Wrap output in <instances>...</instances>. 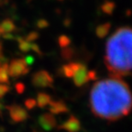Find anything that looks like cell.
<instances>
[{
	"label": "cell",
	"instance_id": "cell-5",
	"mask_svg": "<svg viewBox=\"0 0 132 132\" xmlns=\"http://www.w3.org/2000/svg\"><path fill=\"white\" fill-rule=\"evenodd\" d=\"M9 110V114L11 120L14 123H22L28 118V113L25 108L19 105H11L7 106Z\"/></svg>",
	"mask_w": 132,
	"mask_h": 132
},
{
	"label": "cell",
	"instance_id": "cell-17",
	"mask_svg": "<svg viewBox=\"0 0 132 132\" xmlns=\"http://www.w3.org/2000/svg\"><path fill=\"white\" fill-rule=\"evenodd\" d=\"M70 39L66 35H60L57 39V43L61 48H65L70 45Z\"/></svg>",
	"mask_w": 132,
	"mask_h": 132
},
{
	"label": "cell",
	"instance_id": "cell-3",
	"mask_svg": "<svg viewBox=\"0 0 132 132\" xmlns=\"http://www.w3.org/2000/svg\"><path fill=\"white\" fill-rule=\"evenodd\" d=\"M31 81L33 85L38 88H52L54 79L46 70H39L32 76Z\"/></svg>",
	"mask_w": 132,
	"mask_h": 132
},
{
	"label": "cell",
	"instance_id": "cell-16",
	"mask_svg": "<svg viewBox=\"0 0 132 132\" xmlns=\"http://www.w3.org/2000/svg\"><path fill=\"white\" fill-rule=\"evenodd\" d=\"M74 54H75V50L71 47L68 46L65 48H63L61 51V56L64 60H70L73 57Z\"/></svg>",
	"mask_w": 132,
	"mask_h": 132
},
{
	"label": "cell",
	"instance_id": "cell-19",
	"mask_svg": "<svg viewBox=\"0 0 132 132\" xmlns=\"http://www.w3.org/2000/svg\"><path fill=\"white\" fill-rule=\"evenodd\" d=\"M24 105H25V106L28 110H32L37 105V103H36V100L34 99L29 98V99L25 100Z\"/></svg>",
	"mask_w": 132,
	"mask_h": 132
},
{
	"label": "cell",
	"instance_id": "cell-18",
	"mask_svg": "<svg viewBox=\"0 0 132 132\" xmlns=\"http://www.w3.org/2000/svg\"><path fill=\"white\" fill-rule=\"evenodd\" d=\"M19 49L22 52H28L31 50V43L25 40L24 39L22 41H21L19 43Z\"/></svg>",
	"mask_w": 132,
	"mask_h": 132
},
{
	"label": "cell",
	"instance_id": "cell-22",
	"mask_svg": "<svg viewBox=\"0 0 132 132\" xmlns=\"http://www.w3.org/2000/svg\"><path fill=\"white\" fill-rule=\"evenodd\" d=\"M10 86L6 85V84H0V99L3 98L10 91Z\"/></svg>",
	"mask_w": 132,
	"mask_h": 132
},
{
	"label": "cell",
	"instance_id": "cell-11",
	"mask_svg": "<svg viewBox=\"0 0 132 132\" xmlns=\"http://www.w3.org/2000/svg\"><path fill=\"white\" fill-rule=\"evenodd\" d=\"M51 101H52L51 96L46 93L40 92V93H39L38 95H37L36 103H37V105H38L39 108H44L47 106V105H49Z\"/></svg>",
	"mask_w": 132,
	"mask_h": 132
},
{
	"label": "cell",
	"instance_id": "cell-4",
	"mask_svg": "<svg viewBox=\"0 0 132 132\" xmlns=\"http://www.w3.org/2000/svg\"><path fill=\"white\" fill-rule=\"evenodd\" d=\"M29 67L26 64L24 59H13L8 68V74L9 76L12 78H17L22 76L27 75L29 72Z\"/></svg>",
	"mask_w": 132,
	"mask_h": 132
},
{
	"label": "cell",
	"instance_id": "cell-13",
	"mask_svg": "<svg viewBox=\"0 0 132 132\" xmlns=\"http://www.w3.org/2000/svg\"><path fill=\"white\" fill-rule=\"evenodd\" d=\"M111 26L112 25H111L110 22H105V23H103V24L99 25L98 27L96 28V30H95V34L97 37L100 39L105 38L108 34V33H109Z\"/></svg>",
	"mask_w": 132,
	"mask_h": 132
},
{
	"label": "cell",
	"instance_id": "cell-21",
	"mask_svg": "<svg viewBox=\"0 0 132 132\" xmlns=\"http://www.w3.org/2000/svg\"><path fill=\"white\" fill-rule=\"evenodd\" d=\"M49 22L45 19H39L36 22V27L39 29H44V28H48Z\"/></svg>",
	"mask_w": 132,
	"mask_h": 132
},
{
	"label": "cell",
	"instance_id": "cell-7",
	"mask_svg": "<svg viewBox=\"0 0 132 132\" xmlns=\"http://www.w3.org/2000/svg\"><path fill=\"white\" fill-rule=\"evenodd\" d=\"M38 123L44 130L50 131L57 125V120L52 113H44L38 118Z\"/></svg>",
	"mask_w": 132,
	"mask_h": 132
},
{
	"label": "cell",
	"instance_id": "cell-12",
	"mask_svg": "<svg viewBox=\"0 0 132 132\" xmlns=\"http://www.w3.org/2000/svg\"><path fill=\"white\" fill-rule=\"evenodd\" d=\"M0 30H1L2 34L12 33L13 31L15 30V25L14 22L9 18L2 21V22L0 23Z\"/></svg>",
	"mask_w": 132,
	"mask_h": 132
},
{
	"label": "cell",
	"instance_id": "cell-6",
	"mask_svg": "<svg viewBox=\"0 0 132 132\" xmlns=\"http://www.w3.org/2000/svg\"><path fill=\"white\" fill-rule=\"evenodd\" d=\"M88 72L89 71L87 69V66L81 63H79L78 68L76 69L72 77L74 83L76 87H82L90 81Z\"/></svg>",
	"mask_w": 132,
	"mask_h": 132
},
{
	"label": "cell",
	"instance_id": "cell-26",
	"mask_svg": "<svg viewBox=\"0 0 132 132\" xmlns=\"http://www.w3.org/2000/svg\"><path fill=\"white\" fill-rule=\"evenodd\" d=\"M3 38L6 39H8V40H12V39H15V36L13 35L12 34L8 33V34H3Z\"/></svg>",
	"mask_w": 132,
	"mask_h": 132
},
{
	"label": "cell",
	"instance_id": "cell-10",
	"mask_svg": "<svg viewBox=\"0 0 132 132\" xmlns=\"http://www.w3.org/2000/svg\"><path fill=\"white\" fill-rule=\"evenodd\" d=\"M49 111L52 114L57 115V114H60V113L68 112L69 109L64 101H61V100L52 101V100L51 103L49 104Z\"/></svg>",
	"mask_w": 132,
	"mask_h": 132
},
{
	"label": "cell",
	"instance_id": "cell-28",
	"mask_svg": "<svg viewBox=\"0 0 132 132\" xmlns=\"http://www.w3.org/2000/svg\"><path fill=\"white\" fill-rule=\"evenodd\" d=\"M4 109V106H3V105L1 104V102H0V117L2 118V110Z\"/></svg>",
	"mask_w": 132,
	"mask_h": 132
},
{
	"label": "cell",
	"instance_id": "cell-24",
	"mask_svg": "<svg viewBox=\"0 0 132 132\" xmlns=\"http://www.w3.org/2000/svg\"><path fill=\"white\" fill-rule=\"evenodd\" d=\"M31 50H33L34 52H35V53L38 54L39 56L42 55V52H41V50H40V47H39L38 45L35 44V43L31 44Z\"/></svg>",
	"mask_w": 132,
	"mask_h": 132
},
{
	"label": "cell",
	"instance_id": "cell-25",
	"mask_svg": "<svg viewBox=\"0 0 132 132\" xmlns=\"http://www.w3.org/2000/svg\"><path fill=\"white\" fill-rule=\"evenodd\" d=\"M24 60H25L26 64H28V66L32 65V64H34V57L33 56H31V55H28V56H26Z\"/></svg>",
	"mask_w": 132,
	"mask_h": 132
},
{
	"label": "cell",
	"instance_id": "cell-2",
	"mask_svg": "<svg viewBox=\"0 0 132 132\" xmlns=\"http://www.w3.org/2000/svg\"><path fill=\"white\" fill-rule=\"evenodd\" d=\"M105 64L111 77L121 78L132 70V28H120L105 45Z\"/></svg>",
	"mask_w": 132,
	"mask_h": 132
},
{
	"label": "cell",
	"instance_id": "cell-30",
	"mask_svg": "<svg viewBox=\"0 0 132 132\" xmlns=\"http://www.w3.org/2000/svg\"><path fill=\"white\" fill-rule=\"evenodd\" d=\"M1 34H2V32H1V30H0V36H1Z\"/></svg>",
	"mask_w": 132,
	"mask_h": 132
},
{
	"label": "cell",
	"instance_id": "cell-23",
	"mask_svg": "<svg viewBox=\"0 0 132 132\" xmlns=\"http://www.w3.org/2000/svg\"><path fill=\"white\" fill-rule=\"evenodd\" d=\"M15 91L17 92L18 94H22L23 93H24L26 87H25V84L24 83H22V82H17L16 84H15Z\"/></svg>",
	"mask_w": 132,
	"mask_h": 132
},
{
	"label": "cell",
	"instance_id": "cell-14",
	"mask_svg": "<svg viewBox=\"0 0 132 132\" xmlns=\"http://www.w3.org/2000/svg\"><path fill=\"white\" fill-rule=\"evenodd\" d=\"M8 64L0 65V82L9 83V74H8Z\"/></svg>",
	"mask_w": 132,
	"mask_h": 132
},
{
	"label": "cell",
	"instance_id": "cell-8",
	"mask_svg": "<svg viewBox=\"0 0 132 132\" xmlns=\"http://www.w3.org/2000/svg\"><path fill=\"white\" fill-rule=\"evenodd\" d=\"M81 128V122L77 118L73 115H71L64 123L59 126V130H64L67 132H78Z\"/></svg>",
	"mask_w": 132,
	"mask_h": 132
},
{
	"label": "cell",
	"instance_id": "cell-29",
	"mask_svg": "<svg viewBox=\"0 0 132 132\" xmlns=\"http://www.w3.org/2000/svg\"><path fill=\"white\" fill-rule=\"evenodd\" d=\"M1 51H2V45H1V43H0V55L2 54L1 53Z\"/></svg>",
	"mask_w": 132,
	"mask_h": 132
},
{
	"label": "cell",
	"instance_id": "cell-1",
	"mask_svg": "<svg viewBox=\"0 0 132 132\" xmlns=\"http://www.w3.org/2000/svg\"><path fill=\"white\" fill-rule=\"evenodd\" d=\"M89 104L96 117L107 121H117L132 111V93L121 78L110 77L94 84Z\"/></svg>",
	"mask_w": 132,
	"mask_h": 132
},
{
	"label": "cell",
	"instance_id": "cell-31",
	"mask_svg": "<svg viewBox=\"0 0 132 132\" xmlns=\"http://www.w3.org/2000/svg\"><path fill=\"white\" fill-rule=\"evenodd\" d=\"M34 132H38V131H34Z\"/></svg>",
	"mask_w": 132,
	"mask_h": 132
},
{
	"label": "cell",
	"instance_id": "cell-15",
	"mask_svg": "<svg viewBox=\"0 0 132 132\" xmlns=\"http://www.w3.org/2000/svg\"><path fill=\"white\" fill-rule=\"evenodd\" d=\"M115 8H116L115 3H113L112 1H105L101 5L102 11L107 15H112V12L114 11Z\"/></svg>",
	"mask_w": 132,
	"mask_h": 132
},
{
	"label": "cell",
	"instance_id": "cell-20",
	"mask_svg": "<svg viewBox=\"0 0 132 132\" xmlns=\"http://www.w3.org/2000/svg\"><path fill=\"white\" fill-rule=\"evenodd\" d=\"M39 37V33L37 32H30L29 34H27V36L25 37V40H27L28 42H33L36 39H38Z\"/></svg>",
	"mask_w": 132,
	"mask_h": 132
},
{
	"label": "cell",
	"instance_id": "cell-27",
	"mask_svg": "<svg viewBox=\"0 0 132 132\" xmlns=\"http://www.w3.org/2000/svg\"><path fill=\"white\" fill-rule=\"evenodd\" d=\"M7 0H0V6H2V5H4L5 4H7Z\"/></svg>",
	"mask_w": 132,
	"mask_h": 132
},
{
	"label": "cell",
	"instance_id": "cell-9",
	"mask_svg": "<svg viewBox=\"0 0 132 132\" xmlns=\"http://www.w3.org/2000/svg\"><path fill=\"white\" fill-rule=\"evenodd\" d=\"M78 62H70L69 64L63 65L59 70V75L64 76V77L72 78L76 69L78 68Z\"/></svg>",
	"mask_w": 132,
	"mask_h": 132
}]
</instances>
